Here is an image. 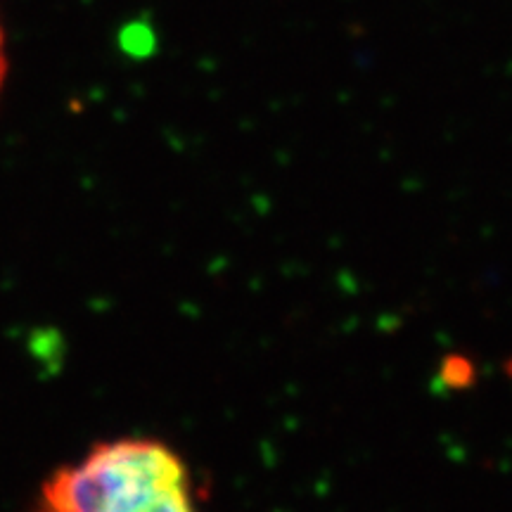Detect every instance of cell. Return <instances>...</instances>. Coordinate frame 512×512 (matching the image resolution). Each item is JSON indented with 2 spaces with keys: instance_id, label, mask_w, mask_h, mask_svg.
Returning a JSON list of instances; mask_svg holds the SVG:
<instances>
[{
  "instance_id": "1",
  "label": "cell",
  "mask_w": 512,
  "mask_h": 512,
  "mask_svg": "<svg viewBox=\"0 0 512 512\" xmlns=\"http://www.w3.org/2000/svg\"><path fill=\"white\" fill-rule=\"evenodd\" d=\"M34 512H204L188 460L166 441L121 437L95 444L41 486Z\"/></svg>"
},
{
  "instance_id": "2",
  "label": "cell",
  "mask_w": 512,
  "mask_h": 512,
  "mask_svg": "<svg viewBox=\"0 0 512 512\" xmlns=\"http://www.w3.org/2000/svg\"><path fill=\"white\" fill-rule=\"evenodd\" d=\"M5 76H8V53H5V31L0 24V93H3Z\"/></svg>"
}]
</instances>
